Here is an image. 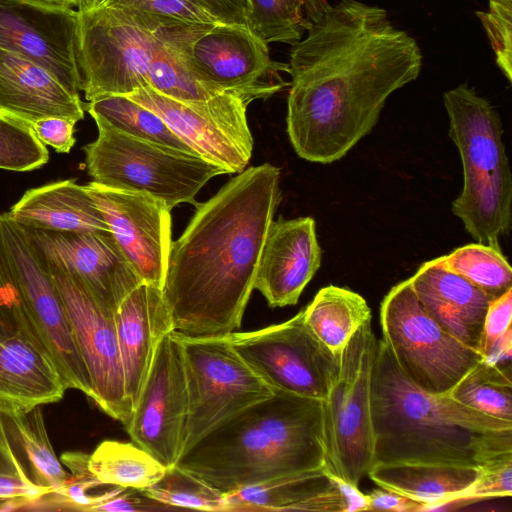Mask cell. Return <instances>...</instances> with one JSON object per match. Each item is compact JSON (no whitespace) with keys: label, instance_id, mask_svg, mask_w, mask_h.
Wrapping results in <instances>:
<instances>
[{"label":"cell","instance_id":"f1b7e54d","mask_svg":"<svg viewBox=\"0 0 512 512\" xmlns=\"http://www.w3.org/2000/svg\"><path fill=\"white\" fill-rule=\"evenodd\" d=\"M2 416L10 441L17 444L25 456L30 479L48 491L64 485L70 475L54 452L41 406Z\"/></svg>","mask_w":512,"mask_h":512},{"label":"cell","instance_id":"7bdbcfd3","mask_svg":"<svg viewBox=\"0 0 512 512\" xmlns=\"http://www.w3.org/2000/svg\"><path fill=\"white\" fill-rule=\"evenodd\" d=\"M173 509L150 497L142 490L124 488L94 508V512H148Z\"/></svg>","mask_w":512,"mask_h":512},{"label":"cell","instance_id":"f6af8a7d","mask_svg":"<svg viewBox=\"0 0 512 512\" xmlns=\"http://www.w3.org/2000/svg\"><path fill=\"white\" fill-rule=\"evenodd\" d=\"M47 492L27 475L0 473V500L19 499L29 504Z\"/></svg>","mask_w":512,"mask_h":512},{"label":"cell","instance_id":"30bf717a","mask_svg":"<svg viewBox=\"0 0 512 512\" xmlns=\"http://www.w3.org/2000/svg\"><path fill=\"white\" fill-rule=\"evenodd\" d=\"M0 243L13 274L24 314L67 389L93 399V389L54 280L26 230L0 215Z\"/></svg>","mask_w":512,"mask_h":512},{"label":"cell","instance_id":"cb8c5ba5","mask_svg":"<svg viewBox=\"0 0 512 512\" xmlns=\"http://www.w3.org/2000/svg\"><path fill=\"white\" fill-rule=\"evenodd\" d=\"M0 111L28 124L47 117L77 123L85 104L43 67L0 49Z\"/></svg>","mask_w":512,"mask_h":512},{"label":"cell","instance_id":"f35d334b","mask_svg":"<svg viewBox=\"0 0 512 512\" xmlns=\"http://www.w3.org/2000/svg\"><path fill=\"white\" fill-rule=\"evenodd\" d=\"M477 480L449 502L444 510L455 503H468L491 498L512 496V457L480 467Z\"/></svg>","mask_w":512,"mask_h":512},{"label":"cell","instance_id":"d6986e66","mask_svg":"<svg viewBox=\"0 0 512 512\" xmlns=\"http://www.w3.org/2000/svg\"><path fill=\"white\" fill-rule=\"evenodd\" d=\"M78 11L26 0H0V49L49 71L70 92L79 94Z\"/></svg>","mask_w":512,"mask_h":512},{"label":"cell","instance_id":"f5cc1de1","mask_svg":"<svg viewBox=\"0 0 512 512\" xmlns=\"http://www.w3.org/2000/svg\"><path fill=\"white\" fill-rule=\"evenodd\" d=\"M27 501L19 499L0 500V511L24 510Z\"/></svg>","mask_w":512,"mask_h":512},{"label":"cell","instance_id":"d6a6232c","mask_svg":"<svg viewBox=\"0 0 512 512\" xmlns=\"http://www.w3.org/2000/svg\"><path fill=\"white\" fill-rule=\"evenodd\" d=\"M439 260L444 268L462 276L492 299L512 289V269L498 247L471 243Z\"/></svg>","mask_w":512,"mask_h":512},{"label":"cell","instance_id":"603a6c76","mask_svg":"<svg viewBox=\"0 0 512 512\" xmlns=\"http://www.w3.org/2000/svg\"><path fill=\"white\" fill-rule=\"evenodd\" d=\"M125 393L136 405L160 339L172 331L161 289L141 283L114 313Z\"/></svg>","mask_w":512,"mask_h":512},{"label":"cell","instance_id":"1f68e13d","mask_svg":"<svg viewBox=\"0 0 512 512\" xmlns=\"http://www.w3.org/2000/svg\"><path fill=\"white\" fill-rule=\"evenodd\" d=\"M447 395L478 412L512 422L511 368L481 359Z\"/></svg>","mask_w":512,"mask_h":512},{"label":"cell","instance_id":"7c38bea8","mask_svg":"<svg viewBox=\"0 0 512 512\" xmlns=\"http://www.w3.org/2000/svg\"><path fill=\"white\" fill-rule=\"evenodd\" d=\"M181 340L188 390L184 453L217 425L269 398L274 390L251 370L226 337Z\"/></svg>","mask_w":512,"mask_h":512},{"label":"cell","instance_id":"b9f144b4","mask_svg":"<svg viewBox=\"0 0 512 512\" xmlns=\"http://www.w3.org/2000/svg\"><path fill=\"white\" fill-rule=\"evenodd\" d=\"M75 122L59 117L38 119L30 126L37 138L59 153H68L75 144Z\"/></svg>","mask_w":512,"mask_h":512},{"label":"cell","instance_id":"60d3db41","mask_svg":"<svg viewBox=\"0 0 512 512\" xmlns=\"http://www.w3.org/2000/svg\"><path fill=\"white\" fill-rule=\"evenodd\" d=\"M27 322L12 271L0 243V329Z\"/></svg>","mask_w":512,"mask_h":512},{"label":"cell","instance_id":"d4e9b609","mask_svg":"<svg viewBox=\"0 0 512 512\" xmlns=\"http://www.w3.org/2000/svg\"><path fill=\"white\" fill-rule=\"evenodd\" d=\"M7 214L26 229L110 232L101 211L85 187L72 179L27 190Z\"/></svg>","mask_w":512,"mask_h":512},{"label":"cell","instance_id":"ffe728a7","mask_svg":"<svg viewBox=\"0 0 512 512\" xmlns=\"http://www.w3.org/2000/svg\"><path fill=\"white\" fill-rule=\"evenodd\" d=\"M322 251L312 217L278 219L269 225L254 289L270 307L295 305L321 266Z\"/></svg>","mask_w":512,"mask_h":512},{"label":"cell","instance_id":"ac0fdd59","mask_svg":"<svg viewBox=\"0 0 512 512\" xmlns=\"http://www.w3.org/2000/svg\"><path fill=\"white\" fill-rule=\"evenodd\" d=\"M24 229L46 265L74 276L113 315L142 283L111 232Z\"/></svg>","mask_w":512,"mask_h":512},{"label":"cell","instance_id":"2e32d148","mask_svg":"<svg viewBox=\"0 0 512 512\" xmlns=\"http://www.w3.org/2000/svg\"><path fill=\"white\" fill-rule=\"evenodd\" d=\"M46 267L68 314L90 378L92 400L108 416L126 425L133 408L125 393L114 315L106 311L74 276Z\"/></svg>","mask_w":512,"mask_h":512},{"label":"cell","instance_id":"5bb4252c","mask_svg":"<svg viewBox=\"0 0 512 512\" xmlns=\"http://www.w3.org/2000/svg\"><path fill=\"white\" fill-rule=\"evenodd\" d=\"M126 96L159 115L193 151L228 174L245 170L253 151L246 115L253 97L226 91L205 100L182 101L150 87Z\"/></svg>","mask_w":512,"mask_h":512},{"label":"cell","instance_id":"8d00e7d4","mask_svg":"<svg viewBox=\"0 0 512 512\" xmlns=\"http://www.w3.org/2000/svg\"><path fill=\"white\" fill-rule=\"evenodd\" d=\"M48 160L49 151L30 124L0 111V169L26 172Z\"/></svg>","mask_w":512,"mask_h":512},{"label":"cell","instance_id":"277c9868","mask_svg":"<svg viewBox=\"0 0 512 512\" xmlns=\"http://www.w3.org/2000/svg\"><path fill=\"white\" fill-rule=\"evenodd\" d=\"M176 466L222 494L325 467L322 401L274 390L209 431Z\"/></svg>","mask_w":512,"mask_h":512},{"label":"cell","instance_id":"f546056e","mask_svg":"<svg viewBox=\"0 0 512 512\" xmlns=\"http://www.w3.org/2000/svg\"><path fill=\"white\" fill-rule=\"evenodd\" d=\"M88 468L102 484L144 490L159 481L166 467L136 444L105 440L89 455Z\"/></svg>","mask_w":512,"mask_h":512},{"label":"cell","instance_id":"52a82bcc","mask_svg":"<svg viewBox=\"0 0 512 512\" xmlns=\"http://www.w3.org/2000/svg\"><path fill=\"white\" fill-rule=\"evenodd\" d=\"M91 117L98 136L83 150L88 174L97 184L148 193L172 210L181 203L196 205L195 196L210 179L228 174L198 154L130 136Z\"/></svg>","mask_w":512,"mask_h":512},{"label":"cell","instance_id":"7dc6e473","mask_svg":"<svg viewBox=\"0 0 512 512\" xmlns=\"http://www.w3.org/2000/svg\"><path fill=\"white\" fill-rule=\"evenodd\" d=\"M0 473L29 476L14 453L2 414H0Z\"/></svg>","mask_w":512,"mask_h":512},{"label":"cell","instance_id":"74e56055","mask_svg":"<svg viewBox=\"0 0 512 512\" xmlns=\"http://www.w3.org/2000/svg\"><path fill=\"white\" fill-rule=\"evenodd\" d=\"M489 38L495 61L512 81V0H489L488 11H476Z\"/></svg>","mask_w":512,"mask_h":512},{"label":"cell","instance_id":"9c48e42d","mask_svg":"<svg viewBox=\"0 0 512 512\" xmlns=\"http://www.w3.org/2000/svg\"><path fill=\"white\" fill-rule=\"evenodd\" d=\"M382 339L404 376L417 388L447 394L481 359L443 330L417 300L409 279L390 289L380 306Z\"/></svg>","mask_w":512,"mask_h":512},{"label":"cell","instance_id":"44dd1931","mask_svg":"<svg viewBox=\"0 0 512 512\" xmlns=\"http://www.w3.org/2000/svg\"><path fill=\"white\" fill-rule=\"evenodd\" d=\"M66 390L29 322L0 329V414L59 402Z\"/></svg>","mask_w":512,"mask_h":512},{"label":"cell","instance_id":"8992f818","mask_svg":"<svg viewBox=\"0 0 512 512\" xmlns=\"http://www.w3.org/2000/svg\"><path fill=\"white\" fill-rule=\"evenodd\" d=\"M443 103L448 135L463 167V187L453 214L478 243L500 248L511 227L512 175L495 107L474 88L461 84L446 91Z\"/></svg>","mask_w":512,"mask_h":512},{"label":"cell","instance_id":"ee69618b","mask_svg":"<svg viewBox=\"0 0 512 512\" xmlns=\"http://www.w3.org/2000/svg\"><path fill=\"white\" fill-rule=\"evenodd\" d=\"M211 14L218 22L248 26V0H188Z\"/></svg>","mask_w":512,"mask_h":512},{"label":"cell","instance_id":"e575fe53","mask_svg":"<svg viewBox=\"0 0 512 512\" xmlns=\"http://www.w3.org/2000/svg\"><path fill=\"white\" fill-rule=\"evenodd\" d=\"M148 497L173 509L226 512L225 495L192 474L172 466L163 477L142 490Z\"/></svg>","mask_w":512,"mask_h":512},{"label":"cell","instance_id":"7a4b0ae2","mask_svg":"<svg viewBox=\"0 0 512 512\" xmlns=\"http://www.w3.org/2000/svg\"><path fill=\"white\" fill-rule=\"evenodd\" d=\"M280 170L249 167L197 203L171 242L162 297L182 339L221 338L240 328L270 223L281 200Z\"/></svg>","mask_w":512,"mask_h":512},{"label":"cell","instance_id":"db71d44e","mask_svg":"<svg viewBox=\"0 0 512 512\" xmlns=\"http://www.w3.org/2000/svg\"><path fill=\"white\" fill-rule=\"evenodd\" d=\"M101 0H78L77 10H87L97 6Z\"/></svg>","mask_w":512,"mask_h":512},{"label":"cell","instance_id":"681fc988","mask_svg":"<svg viewBox=\"0 0 512 512\" xmlns=\"http://www.w3.org/2000/svg\"><path fill=\"white\" fill-rule=\"evenodd\" d=\"M512 328H509L490 348L482 360L489 364L511 368Z\"/></svg>","mask_w":512,"mask_h":512},{"label":"cell","instance_id":"484cf974","mask_svg":"<svg viewBox=\"0 0 512 512\" xmlns=\"http://www.w3.org/2000/svg\"><path fill=\"white\" fill-rule=\"evenodd\" d=\"M224 495L226 512H343L341 494L325 467L281 476Z\"/></svg>","mask_w":512,"mask_h":512},{"label":"cell","instance_id":"8fae6325","mask_svg":"<svg viewBox=\"0 0 512 512\" xmlns=\"http://www.w3.org/2000/svg\"><path fill=\"white\" fill-rule=\"evenodd\" d=\"M163 34L201 79L222 91L256 100L286 85L279 72H288V63L274 61L268 44L247 26L217 23L168 29Z\"/></svg>","mask_w":512,"mask_h":512},{"label":"cell","instance_id":"9a60e30c","mask_svg":"<svg viewBox=\"0 0 512 512\" xmlns=\"http://www.w3.org/2000/svg\"><path fill=\"white\" fill-rule=\"evenodd\" d=\"M187 417L183 342L170 331L157 345L138 401L124 426L134 444L169 468L183 452Z\"/></svg>","mask_w":512,"mask_h":512},{"label":"cell","instance_id":"ba28073f","mask_svg":"<svg viewBox=\"0 0 512 512\" xmlns=\"http://www.w3.org/2000/svg\"><path fill=\"white\" fill-rule=\"evenodd\" d=\"M377 344L368 320L341 350L335 378L322 401L325 468L355 486L374 459L370 400Z\"/></svg>","mask_w":512,"mask_h":512},{"label":"cell","instance_id":"4316f807","mask_svg":"<svg viewBox=\"0 0 512 512\" xmlns=\"http://www.w3.org/2000/svg\"><path fill=\"white\" fill-rule=\"evenodd\" d=\"M480 467L441 463L374 464L367 475L380 488L421 504L419 511H439L479 477Z\"/></svg>","mask_w":512,"mask_h":512},{"label":"cell","instance_id":"4fadbf2b","mask_svg":"<svg viewBox=\"0 0 512 512\" xmlns=\"http://www.w3.org/2000/svg\"><path fill=\"white\" fill-rule=\"evenodd\" d=\"M227 340L273 390L324 401L335 378L333 354L309 330L303 309L281 324L251 332H232Z\"/></svg>","mask_w":512,"mask_h":512},{"label":"cell","instance_id":"d590c367","mask_svg":"<svg viewBox=\"0 0 512 512\" xmlns=\"http://www.w3.org/2000/svg\"><path fill=\"white\" fill-rule=\"evenodd\" d=\"M98 5L122 10L153 29L205 27L218 22L188 0H101Z\"/></svg>","mask_w":512,"mask_h":512},{"label":"cell","instance_id":"4dcf8cb0","mask_svg":"<svg viewBox=\"0 0 512 512\" xmlns=\"http://www.w3.org/2000/svg\"><path fill=\"white\" fill-rule=\"evenodd\" d=\"M85 110L130 136L197 154L159 115L126 95L97 97L85 104Z\"/></svg>","mask_w":512,"mask_h":512},{"label":"cell","instance_id":"3957f363","mask_svg":"<svg viewBox=\"0 0 512 512\" xmlns=\"http://www.w3.org/2000/svg\"><path fill=\"white\" fill-rule=\"evenodd\" d=\"M374 464L482 467L512 457V422L413 385L378 340L371 375ZM372 465V466H373Z\"/></svg>","mask_w":512,"mask_h":512},{"label":"cell","instance_id":"e0dca14e","mask_svg":"<svg viewBox=\"0 0 512 512\" xmlns=\"http://www.w3.org/2000/svg\"><path fill=\"white\" fill-rule=\"evenodd\" d=\"M142 283L162 289L171 246V209L145 192L84 185Z\"/></svg>","mask_w":512,"mask_h":512},{"label":"cell","instance_id":"83f0119b","mask_svg":"<svg viewBox=\"0 0 512 512\" xmlns=\"http://www.w3.org/2000/svg\"><path fill=\"white\" fill-rule=\"evenodd\" d=\"M312 334L333 354H340L352 335L368 320L371 309L358 293L328 285L303 309Z\"/></svg>","mask_w":512,"mask_h":512},{"label":"cell","instance_id":"6da1fadb","mask_svg":"<svg viewBox=\"0 0 512 512\" xmlns=\"http://www.w3.org/2000/svg\"><path fill=\"white\" fill-rule=\"evenodd\" d=\"M422 52L387 11L340 0L292 46L287 134L296 154L329 164L377 124L389 96L415 81Z\"/></svg>","mask_w":512,"mask_h":512},{"label":"cell","instance_id":"7402d4cb","mask_svg":"<svg viewBox=\"0 0 512 512\" xmlns=\"http://www.w3.org/2000/svg\"><path fill=\"white\" fill-rule=\"evenodd\" d=\"M409 281L427 315L454 338L478 351L486 312L493 299L444 268L439 258L423 263Z\"/></svg>","mask_w":512,"mask_h":512},{"label":"cell","instance_id":"f907efd6","mask_svg":"<svg viewBox=\"0 0 512 512\" xmlns=\"http://www.w3.org/2000/svg\"><path fill=\"white\" fill-rule=\"evenodd\" d=\"M305 17L312 23L317 21L330 7L327 0H297Z\"/></svg>","mask_w":512,"mask_h":512},{"label":"cell","instance_id":"5b68a950","mask_svg":"<svg viewBox=\"0 0 512 512\" xmlns=\"http://www.w3.org/2000/svg\"><path fill=\"white\" fill-rule=\"evenodd\" d=\"M77 60L88 102L141 87L182 101L226 92L201 79L161 29L116 8L97 5L78 11Z\"/></svg>","mask_w":512,"mask_h":512},{"label":"cell","instance_id":"bcb514c9","mask_svg":"<svg viewBox=\"0 0 512 512\" xmlns=\"http://www.w3.org/2000/svg\"><path fill=\"white\" fill-rule=\"evenodd\" d=\"M368 511H419L421 504L393 491L381 488L367 494Z\"/></svg>","mask_w":512,"mask_h":512},{"label":"cell","instance_id":"836d02e7","mask_svg":"<svg viewBox=\"0 0 512 512\" xmlns=\"http://www.w3.org/2000/svg\"><path fill=\"white\" fill-rule=\"evenodd\" d=\"M249 28L267 44L295 45L311 22L297 0H248Z\"/></svg>","mask_w":512,"mask_h":512},{"label":"cell","instance_id":"c3c4849f","mask_svg":"<svg viewBox=\"0 0 512 512\" xmlns=\"http://www.w3.org/2000/svg\"><path fill=\"white\" fill-rule=\"evenodd\" d=\"M343 501V512L368 511L367 494L362 493L355 486L339 477L332 475Z\"/></svg>","mask_w":512,"mask_h":512},{"label":"cell","instance_id":"ab89813d","mask_svg":"<svg viewBox=\"0 0 512 512\" xmlns=\"http://www.w3.org/2000/svg\"><path fill=\"white\" fill-rule=\"evenodd\" d=\"M512 320V289L500 297L493 299L486 312L482 337L478 352L484 356L492 345L511 328Z\"/></svg>","mask_w":512,"mask_h":512},{"label":"cell","instance_id":"816d5d0a","mask_svg":"<svg viewBox=\"0 0 512 512\" xmlns=\"http://www.w3.org/2000/svg\"><path fill=\"white\" fill-rule=\"evenodd\" d=\"M32 3H36L48 7L56 8H77L78 0H26Z\"/></svg>","mask_w":512,"mask_h":512}]
</instances>
